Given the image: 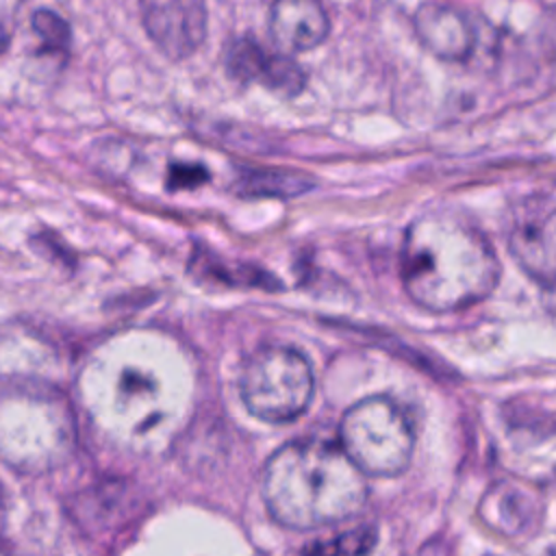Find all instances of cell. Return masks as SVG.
Segmentation results:
<instances>
[{
	"label": "cell",
	"mask_w": 556,
	"mask_h": 556,
	"mask_svg": "<svg viewBox=\"0 0 556 556\" xmlns=\"http://www.w3.org/2000/svg\"><path fill=\"white\" fill-rule=\"evenodd\" d=\"M78 389L96 428L137 454L167 441L185 402L161 345L148 337H126L100 350Z\"/></svg>",
	"instance_id": "cell-1"
},
{
	"label": "cell",
	"mask_w": 556,
	"mask_h": 556,
	"mask_svg": "<svg viewBox=\"0 0 556 556\" xmlns=\"http://www.w3.org/2000/svg\"><path fill=\"white\" fill-rule=\"evenodd\" d=\"M400 271L415 304L450 313L478 304L497 287L500 261L486 237L467 219L432 213L408 226Z\"/></svg>",
	"instance_id": "cell-2"
},
{
	"label": "cell",
	"mask_w": 556,
	"mask_h": 556,
	"mask_svg": "<svg viewBox=\"0 0 556 556\" xmlns=\"http://www.w3.org/2000/svg\"><path fill=\"white\" fill-rule=\"evenodd\" d=\"M261 493L280 526L313 530L354 517L365 506L367 482L339 445L306 439L274 452Z\"/></svg>",
	"instance_id": "cell-3"
},
{
	"label": "cell",
	"mask_w": 556,
	"mask_h": 556,
	"mask_svg": "<svg viewBox=\"0 0 556 556\" xmlns=\"http://www.w3.org/2000/svg\"><path fill=\"white\" fill-rule=\"evenodd\" d=\"M76 443L67 400L48 387L13 384L0 391V458L20 471L63 465Z\"/></svg>",
	"instance_id": "cell-4"
},
{
	"label": "cell",
	"mask_w": 556,
	"mask_h": 556,
	"mask_svg": "<svg viewBox=\"0 0 556 556\" xmlns=\"http://www.w3.org/2000/svg\"><path fill=\"white\" fill-rule=\"evenodd\" d=\"M339 447L363 473L389 478L408 467L415 432L400 404L384 395H371L345 410Z\"/></svg>",
	"instance_id": "cell-5"
},
{
	"label": "cell",
	"mask_w": 556,
	"mask_h": 556,
	"mask_svg": "<svg viewBox=\"0 0 556 556\" xmlns=\"http://www.w3.org/2000/svg\"><path fill=\"white\" fill-rule=\"evenodd\" d=\"M313 384V369L304 354L293 348L269 345L245 361L239 393L254 417L282 424L306 410Z\"/></svg>",
	"instance_id": "cell-6"
},
{
	"label": "cell",
	"mask_w": 556,
	"mask_h": 556,
	"mask_svg": "<svg viewBox=\"0 0 556 556\" xmlns=\"http://www.w3.org/2000/svg\"><path fill=\"white\" fill-rule=\"evenodd\" d=\"M139 9L148 37L172 61L191 56L206 39L204 0H141Z\"/></svg>",
	"instance_id": "cell-7"
},
{
	"label": "cell",
	"mask_w": 556,
	"mask_h": 556,
	"mask_svg": "<svg viewBox=\"0 0 556 556\" xmlns=\"http://www.w3.org/2000/svg\"><path fill=\"white\" fill-rule=\"evenodd\" d=\"M508 248L528 276L556 293V204H536L517 217Z\"/></svg>",
	"instance_id": "cell-8"
},
{
	"label": "cell",
	"mask_w": 556,
	"mask_h": 556,
	"mask_svg": "<svg viewBox=\"0 0 556 556\" xmlns=\"http://www.w3.org/2000/svg\"><path fill=\"white\" fill-rule=\"evenodd\" d=\"M230 76L245 83H261L280 96H295L304 87V74L298 63L282 52H267L250 37L235 39L226 50Z\"/></svg>",
	"instance_id": "cell-9"
},
{
	"label": "cell",
	"mask_w": 556,
	"mask_h": 556,
	"mask_svg": "<svg viewBox=\"0 0 556 556\" xmlns=\"http://www.w3.org/2000/svg\"><path fill=\"white\" fill-rule=\"evenodd\" d=\"M330 20L319 0H274L269 35L282 54L306 52L326 41Z\"/></svg>",
	"instance_id": "cell-10"
},
{
	"label": "cell",
	"mask_w": 556,
	"mask_h": 556,
	"mask_svg": "<svg viewBox=\"0 0 556 556\" xmlns=\"http://www.w3.org/2000/svg\"><path fill=\"white\" fill-rule=\"evenodd\" d=\"M413 24L421 46L443 61H465L473 52V28L454 7L426 2L415 11Z\"/></svg>",
	"instance_id": "cell-11"
},
{
	"label": "cell",
	"mask_w": 556,
	"mask_h": 556,
	"mask_svg": "<svg viewBox=\"0 0 556 556\" xmlns=\"http://www.w3.org/2000/svg\"><path fill=\"white\" fill-rule=\"evenodd\" d=\"M376 545V530L369 526L341 532L339 536L315 541L302 547L300 556H367Z\"/></svg>",
	"instance_id": "cell-12"
},
{
	"label": "cell",
	"mask_w": 556,
	"mask_h": 556,
	"mask_svg": "<svg viewBox=\"0 0 556 556\" xmlns=\"http://www.w3.org/2000/svg\"><path fill=\"white\" fill-rule=\"evenodd\" d=\"M241 193L248 195H295L308 189V182L300 174L291 172H248L239 180Z\"/></svg>",
	"instance_id": "cell-13"
},
{
	"label": "cell",
	"mask_w": 556,
	"mask_h": 556,
	"mask_svg": "<svg viewBox=\"0 0 556 556\" xmlns=\"http://www.w3.org/2000/svg\"><path fill=\"white\" fill-rule=\"evenodd\" d=\"M33 30L37 33V37L41 39V43L50 50H65L70 43V26L67 22L56 15L54 11L48 9H39L33 13L30 17Z\"/></svg>",
	"instance_id": "cell-14"
},
{
	"label": "cell",
	"mask_w": 556,
	"mask_h": 556,
	"mask_svg": "<svg viewBox=\"0 0 556 556\" xmlns=\"http://www.w3.org/2000/svg\"><path fill=\"white\" fill-rule=\"evenodd\" d=\"M202 180H206V172L198 165H174L169 169V187L174 189H180V187H195L200 185Z\"/></svg>",
	"instance_id": "cell-15"
},
{
	"label": "cell",
	"mask_w": 556,
	"mask_h": 556,
	"mask_svg": "<svg viewBox=\"0 0 556 556\" xmlns=\"http://www.w3.org/2000/svg\"><path fill=\"white\" fill-rule=\"evenodd\" d=\"M543 56L549 78L556 83V11L547 15V22L543 26Z\"/></svg>",
	"instance_id": "cell-16"
},
{
	"label": "cell",
	"mask_w": 556,
	"mask_h": 556,
	"mask_svg": "<svg viewBox=\"0 0 556 556\" xmlns=\"http://www.w3.org/2000/svg\"><path fill=\"white\" fill-rule=\"evenodd\" d=\"M17 4H20V0H0V24H4V20L13 15Z\"/></svg>",
	"instance_id": "cell-17"
},
{
	"label": "cell",
	"mask_w": 556,
	"mask_h": 556,
	"mask_svg": "<svg viewBox=\"0 0 556 556\" xmlns=\"http://www.w3.org/2000/svg\"><path fill=\"white\" fill-rule=\"evenodd\" d=\"M4 528H7V500H4V493L0 486V536L4 534Z\"/></svg>",
	"instance_id": "cell-18"
},
{
	"label": "cell",
	"mask_w": 556,
	"mask_h": 556,
	"mask_svg": "<svg viewBox=\"0 0 556 556\" xmlns=\"http://www.w3.org/2000/svg\"><path fill=\"white\" fill-rule=\"evenodd\" d=\"M9 46V30H7V24H0V54L7 50Z\"/></svg>",
	"instance_id": "cell-19"
},
{
	"label": "cell",
	"mask_w": 556,
	"mask_h": 556,
	"mask_svg": "<svg viewBox=\"0 0 556 556\" xmlns=\"http://www.w3.org/2000/svg\"><path fill=\"white\" fill-rule=\"evenodd\" d=\"M0 556H4V554H0Z\"/></svg>",
	"instance_id": "cell-20"
}]
</instances>
